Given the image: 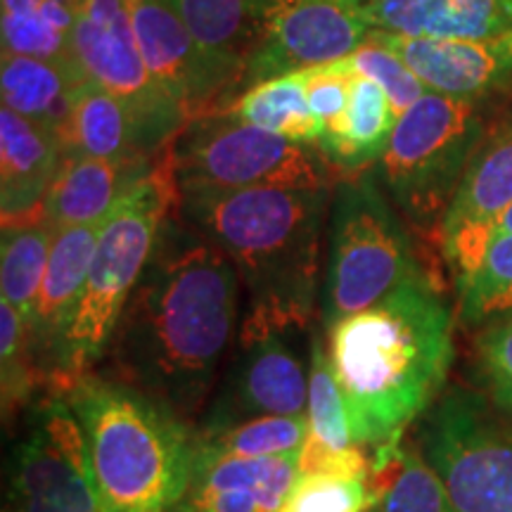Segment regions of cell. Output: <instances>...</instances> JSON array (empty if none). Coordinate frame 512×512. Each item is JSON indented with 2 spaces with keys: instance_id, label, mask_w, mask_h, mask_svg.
<instances>
[{
  "instance_id": "1",
  "label": "cell",
  "mask_w": 512,
  "mask_h": 512,
  "mask_svg": "<svg viewBox=\"0 0 512 512\" xmlns=\"http://www.w3.org/2000/svg\"><path fill=\"white\" fill-rule=\"evenodd\" d=\"M238 318L235 266L200 230L169 216L107 349L110 377L192 425L216 387Z\"/></svg>"
},
{
  "instance_id": "2",
  "label": "cell",
  "mask_w": 512,
  "mask_h": 512,
  "mask_svg": "<svg viewBox=\"0 0 512 512\" xmlns=\"http://www.w3.org/2000/svg\"><path fill=\"white\" fill-rule=\"evenodd\" d=\"M332 370L358 446L375 475L392 463L406 427L444 394L453 366V311L430 275L339 320L325 332Z\"/></svg>"
},
{
  "instance_id": "3",
  "label": "cell",
  "mask_w": 512,
  "mask_h": 512,
  "mask_svg": "<svg viewBox=\"0 0 512 512\" xmlns=\"http://www.w3.org/2000/svg\"><path fill=\"white\" fill-rule=\"evenodd\" d=\"M328 204L330 188H247L190 192L178 209L238 271L249 297L245 323L306 330Z\"/></svg>"
},
{
  "instance_id": "4",
  "label": "cell",
  "mask_w": 512,
  "mask_h": 512,
  "mask_svg": "<svg viewBox=\"0 0 512 512\" xmlns=\"http://www.w3.org/2000/svg\"><path fill=\"white\" fill-rule=\"evenodd\" d=\"M86 437L100 512H171L190 484L195 427L110 375L62 387Z\"/></svg>"
},
{
  "instance_id": "5",
  "label": "cell",
  "mask_w": 512,
  "mask_h": 512,
  "mask_svg": "<svg viewBox=\"0 0 512 512\" xmlns=\"http://www.w3.org/2000/svg\"><path fill=\"white\" fill-rule=\"evenodd\" d=\"M178 200L181 192L171 159H166L164 166H152L150 174L140 178L102 221L86 283L43 361L48 382L57 384V389L93 373L107 356L121 313L136 292Z\"/></svg>"
},
{
  "instance_id": "6",
  "label": "cell",
  "mask_w": 512,
  "mask_h": 512,
  "mask_svg": "<svg viewBox=\"0 0 512 512\" xmlns=\"http://www.w3.org/2000/svg\"><path fill=\"white\" fill-rule=\"evenodd\" d=\"M425 275L375 166L339 181L332 192L328 264L320 299L323 332Z\"/></svg>"
},
{
  "instance_id": "7",
  "label": "cell",
  "mask_w": 512,
  "mask_h": 512,
  "mask_svg": "<svg viewBox=\"0 0 512 512\" xmlns=\"http://www.w3.org/2000/svg\"><path fill=\"white\" fill-rule=\"evenodd\" d=\"M484 136L482 100L427 91L399 114L375 174L403 219L439 230Z\"/></svg>"
},
{
  "instance_id": "8",
  "label": "cell",
  "mask_w": 512,
  "mask_h": 512,
  "mask_svg": "<svg viewBox=\"0 0 512 512\" xmlns=\"http://www.w3.org/2000/svg\"><path fill=\"white\" fill-rule=\"evenodd\" d=\"M418 448L456 512H512V413L489 396L448 389L422 418Z\"/></svg>"
},
{
  "instance_id": "9",
  "label": "cell",
  "mask_w": 512,
  "mask_h": 512,
  "mask_svg": "<svg viewBox=\"0 0 512 512\" xmlns=\"http://www.w3.org/2000/svg\"><path fill=\"white\" fill-rule=\"evenodd\" d=\"M171 169L181 195L247 188H330L318 147L299 145L221 114L178 133Z\"/></svg>"
},
{
  "instance_id": "10",
  "label": "cell",
  "mask_w": 512,
  "mask_h": 512,
  "mask_svg": "<svg viewBox=\"0 0 512 512\" xmlns=\"http://www.w3.org/2000/svg\"><path fill=\"white\" fill-rule=\"evenodd\" d=\"M72 50L83 76L100 83L131 114L140 152L152 155L188 126V114L140 55L128 0H79Z\"/></svg>"
},
{
  "instance_id": "11",
  "label": "cell",
  "mask_w": 512,
  "mask_h": 512,
  "mask_svg": "<svg viewBox=\"0 0 512 512\" xmlns=\"http://www.w3.org/2000/svg\"><path fill=\"white\" fill-rule=\"evenodd\" d=\"M5 512H100L86 437L62 389L29 408L12 446Z\"/></svg>"
},
{
  "instance_id": "12",
  "label": "cell",
  "mask_w": 512,
  "mask_h": 512,
  "mask_svg": "<svg viewBox=\"0 0 512 512\" xmlns=\"http://www.w3.org/2000/svg\"><path fill=\"white\" fill-rule=\"evenodd\" d=\"M297 332L302 330L242 320L219 394L195 430H219L261 415H306L309 354L294 347Z\"/></svg>"
},
{
  "instance_id": "13",
  "label": "cell",
  "mask_w": 512,
  "mask_h": 512,
  "mask_svg": "<svg viewBox=\"0 0 512 512\" xmlns=\"http://www.w3.org/2000/svg\"><path fill=\"white\" fill-rule=\"evenodd\" d=\"M370 27L349 0H266L264 29L242 86L347 60Z\"/></svg>"
},
{
  "instance_id": "14",
  "label": "cell",
  "mask_w": 512,
  "mask_h": 512,
  "mask_svg": "<svg viewBox=\"0 0 512 512\" xmlns=\"http://www.w3.org/2000/svg\"><path fill=\"white\" fill-rule=\"evenodd\" d=\"M512 204V124L484 136L439 226V245L456 287L470 278Z\"/></svg>"
},
{
  "instance_id": "15",
  "label": "cell",
  "mask_w": 512,
  "mask_h": 512,
  "mask_svg": "<svg viewBox=\"0 0 512 512\" xmlns=\"http://www.w3.org/2000/svg\"><path fill=\"white\" fill-rule=\"evenodd\" d=\"M368 41L399 55L432 93L484 100L512 83V36L415 38L370 29Z\"/></svg>"
},
{
  "instance_id": "16",
  "label": "cell",
  "mask_w": 512,
  "mask_h": 512,
  "mask_svg": "<svg viewBox=\"0 0 512 512\" xmlns=\"http://www.w3.org/2000/svg\"><path fill=\"white\" fill-rule=\"evenodd\" d=\"M140 55L155 81L183 107L188 119H200L228 88L197 46L171 0H128Z\"/></svg>"
},
{
  "instance_id": "17",
  "label": "cell",
  "mask_w": 512,
  "mask_h": 512,
  "mask_svg": "<svg viewBox=\"0 0 512 512\" xmlns=\"http://www.w3.org/2000/svg\"><path fill=\"white\" fill-rule=\"evenodd\" d=\"M297 475L299 453L238 458L195 448L190 484L171 512H280Z\"/></svg>"
},
{
  "instance_id": "18",
  "label": "cell",
  "mask_w": 512,
  "mask_h": 512,
  "mask_svg": "<svg viewBox=\"0 0 512 512\" xmlns=\"http://www.w3.org/2000/svg\"><path fill=\"white\" fill-rule=\"evenodd\" d=\"M62 140L10 107L0 110V211L3 223L38 216L62 166Z\"/></svg>"
},
{
  "instance_id": "19",
  "label": "cell",
  "mask_w": 512,
  "mask_h": 512,
  "mask_svg": "<svg viewBox=\"0 0 512 512\" xmlns=\"http://www.w3.org/2000/svg\"><path fill=\"white\" fill-rule=\"evenodd\" d=\"M152 166L150 157H64L38 216L53 230L105 221Z\"/></svg>"
},
{
  "instance_id": "20",
  "label": "cell",
  "mask_w": 512,
  "mask_h": 512,
  "mask_svg": "<svg viewBox=\"0 0 512 512\" xmlns=\"http://www.w3.org/2000/svg\"><path fill=\"white\" fill-rule=\"evenodd\" d=\"M358 10L370 29L401 36H512V0H370Z\"/></svg>"
},
{
  "instance_id": "21",
  "label": "cell",
  "mask_w": 512,
  "mask_h": 512,
  "mask_svg": "<svg viewBox=\"0 0 512 512\" xmlns=\"http://www.w3.org/2000/svg\"><path fill=\"white\" fill-rule=\"evenodd\" d=\"M228 91L242 86L264 29L266 0H171Z\"/></svg>"
},
{
  "instance_id": "22",
  "label": "cell",
  "mask_w": 512,
  "mask_h": 512,
  "mask_svg": "<svg viewBox=\"0 0 512 512\" xmlns=\"http://www.w3.org/2000/svg\"><path fill=\"white\" fill-rule=\"evenodd\" d=\"M100 230L102 221L55 230L46 275H43L41 290H38L34 311L29 318L31 344H34V354L41 370L55 337L60 335L64 320H67L74 302L79 299L83 283H86ZM43 375H46V370H43Z\"/></svg>"
},
{
  "instance_id": "23",
  "label": "cell",
  "mask_w": 512,
  "mask_h": 512,
  "mask_svg": "<svg viewBox=\"0 0 512 512\" xmlns=\"http://www.w3.org/2000/svg\"><path fill=\"white\" fill-rule=\"evenodd\" d=\"M396 119L399 114L380 83L356 72L347 112L337 128L320 138V155L332 169L349 176L373 169L387 150Z\"/></svg>"
},
{
  "instance_id": "24",
  "label": "cell",
  "mask_w": 512,
  "mask_h": 512,
  "mask_svg": "<svg viewBox=\"0 0 512 512\" xmlns=\"http://www.w3.org/2000/svg\"><path fill=\"white\" fill-rule=\"evenodd\" d=\"M83 79L86 76L79 69L64 64L3 53V69H0L3 107L50 128L62 140L72 117L74 91Z\"/></svg>"
},
{
  "instance_id": "25",
  "label": "cell",
  "mask_w": 512,
  "mask_h": 512,
  "mask_svg": "<svg viewBox=\"0 0 512 512\" xmlns=\"http://www.w3.org/2000/svg\"><path fill=\"white\" fill-rule=\"evenodd\" d=\"M325 342V332H313L309 342V434L299 451V472L328 470L344 453L358 446L351 437L347 408Z\"/></svg>"
},
{
  "instance_id": "26",
  "label": "cell",
  "mask_w": 512,
  "mask_h": 512,
  "mask_svg": "<svg viewBox=\"0 0 512 512\" xmlns=\"http://www.w3.org/2000/svg\"><path fill=\"white\" fill-rule=\"evenodd\" d=\"M62 155L93 159L150 157L140 152L136 128L126 107L91 79H83L74 91L72 117L62 136Z\"/></svg>"
},
{
  "instance_id": "27",
  "label": "cell",
  "mask_w": 512,
  "mask_h": 512,
  "mask_svg": "<svg viewBox=\"0 0 512 512\" xmlns=\"http://www.w3.org/2000/svg\"><path fill=\"white\" fill-rule=\"evenodd\" d=\"M223 114L299 145L318 147L323 133L306 98L304 72L254 83Z\"/></svg>"
},
{
  "instance_id": "28",
  "label": "cell",
  "mask_w": 512,
  "mask_h": 512,
  "mask_svg": "<svg viewBox=\"0 0 512 512\" xmlns=\"http://www.w3.org/2000/svg\"><path fill=\"white\" fill-rule=\"evenodd\" d=\"M55 230L41 216L3 223L0 245V290L3 302L15 306L24 318H31L43 275H46Z\"/></svg>"
},
{
  "instance_id": "29",
  "label": "cell",
  "mask_w": 512,
  "mask_h": 512,
  "mask_svg": "<svg viewBox=\"0 0 512 512\" xmlns=\"http://www.w3.org/2000/svg\"><path fill=\"white\" fill-rule=\"evenodd\" d=\"M306 415H261L219 430H195V448L209 456L280 458L302 451Z\"/></svg>"
},
{
  "instance_id": "30",
  "label": "cell",
  "mask_w": 512,
  "mask_h": 512,
  "mask_svg": "<svg viewBox=\"0 0 512 512\" xmlns=\"http://www.w3.org/2000/svg\"><path fill=\"white\" fill-rule=\"evenodd\" d=\"M458 320L484 328L512 313V233L491 235L486 252L470 278L456 287Z\"/></svg>"
},
{
  "instance_id": "31",
  "label": "cell",
  "mask_w": 512,
  "mask_h": 512,
  "mask_svg": "<svg viewBox=\"0 0 512 512\" xmlns=\"http://www.w3.org/2000/svg\"><path fill=\"white\" fill-rule=\"evenodd\" d=\"M370 512H456L446 486L420 453L401 446L392 463L377 472V501Z\"/></svg>"
},
{
  "instance_id": "32",
  "label": "cell",
  "mask_w": 512,
  "mask_h": 512,
  "mask_svg": "<svg viewBox=\"0 0 512 512\" xmlns=\"http://www.w3.org/2000/svg\"><path fill=\"white\" fill-rule=\"evenodd\" d=\"M41 3L43 0H3V53L38 57L79 69L72 36L62 34L41 15Z\"/></svg>"
},
{
  "instance_id": "33",
  "label": "cell",
  "mask_w": 512,
  "mask_h": 512,
  "mask_svg": "<svg viewBox=\"0 0 512 512\" xmlns=\"http://www.w3.org/2000/svg\"><path fill=\"white\" fill-rule=\"evenodd\" d=\"M0 368H3V413H15L31 401L36 384L46 382L31 344L29 320L15 306L0 302Z\"/></svg>"
},
{
  "instance_id": "34",
  "label": "cell",
  "mask_w": 512,
  "mask_h": 512,
  "mask_svg": "<svg viewBox=\"0 0 512 512\" xmlns=\"http://www.w3.org/2000/svg\"><path fill=\"white\" fill-rule=\"evenodd\" d=\"M377 501L375 477L299 472L280 512H370Z\"/></svg>"
},
{
  "instance_id": "35",
  "label": "cell",
  "mask_w": 512,
  "mask_h": 512,
  "mask_svg": "<svg viewBox=\"0 0 512 512\" xmlns=\"http://www.w3.org/2000/svg\"><path fill=\"white\" fill-rule=\"evenodd\" d=\"M351 64L358 74L368 76L375 83H380L382 91L389 95L396 114H403L408 107L415 105L427 88L422 81L411 72L406 62L389 48L380 46L375 41H366L361 48L351 55Z\"/></svg>"
},
{
  "instance_id": "36",
  "label": "cell",
  "mask_w": 512,
  "mask_h": 512,
  "mask_svg": "<svg viewBox=\"0 0 512 512\" xmlns=\"http://www.w3.org/2000/svg\"><path fill=\"white\" fill-rule=\"evenodd\" d=\"M304 83H306V98H309V107L313 117L318 119L320 138L328 136L332 128H337L342 121L344 112H347L351 83H354L356 69L351 64V57L339 62L320 64V67L302 69Z\"/></svg>"
},
{
  "instance_id": "37",
  "label": "cell",
  "mask_w": 512,
  "mask_h": 512,
  "mask_svg": "<svg viewBox=\"0 0 512 512\" xmlns=\"http://www.w3.org/2000/svg\"><path fill=\"white\" fill-rule=\"evenodd\" d=\"M477 361L489 399L512 413V313L484 325L477 339Z\"/></svg>"
},
{
  "instance_id": "38",
  "label": "cell",
  "mask_w": 512,
  "mask_h": 512,
  "mask_svg": "<svg viewBox=\"0 0 512 512\" xmlns=\"http://www.w3.org/2000/svg\"><path fill=\"white\" fill-rule=\"evenodd\" d=\"M494 233H512V204L508 207V211L498 219Z\"/></svg>"
},
{
  "instance_id": "39",
  "label": "cell",
  "mask_w": 512,
  "mask_h": 512,
  "mask_svg": "<svg viewBox=\"0 0 512 512\" xmlns=\"http://www.w3.org/2000/svg\"><path fill=\"white\" fill-rule=\"evenodd\" d=\"M349 3H354L356 8H361V5H366V3H370V0H349Z\"/></svg>"
}]
</instances>
